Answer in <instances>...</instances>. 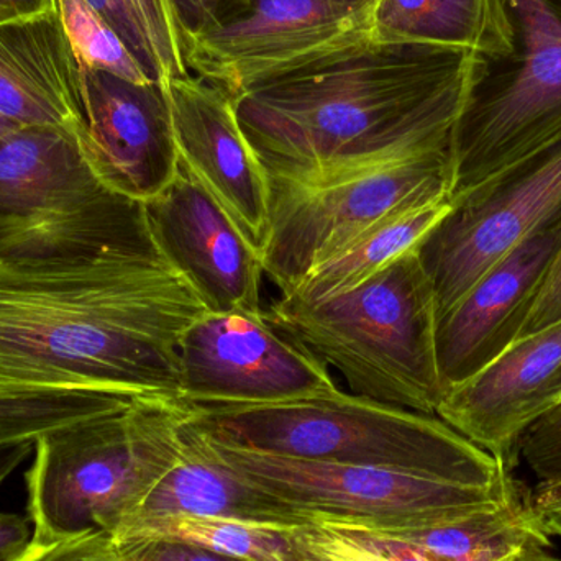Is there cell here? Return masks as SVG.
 Wrapping results in <instances>:
<instances>
[{
	"mask_svg": "<svg viewBox=\"0 0 561 561\" xmlns=\"http://www.w3.org/2000/svg\"><path fill=\"white\" fill-rule=\"evenodd\" d=\"M222 2L224 0H171L183 42L190 33L201 28Z\"/></svg>",
	"mask_w": 561,
	"mask_h": 561,
	"instance_id": "cell-33",
	"label": "cell"
},
{
	"mask_svg": "<svg viewBox=\"0 0 561 561\" xmlns=\"http://www.w3.org/2000/svg\"><path fill=\"white\" fill-rule=\"evenodd\" d=\"M144 210L158 255L190 283L207 312L262 310V255L183 164Z\"/></svg>",
	"mask_w": 561,
	"mask_h": 561,
	"instance_id": "cell-12",
	"label": "cell"
},
{
	"mask_svg": "<svg viewBox=\"0 0 561 561\" xmlns=\"http://www.w3.org/2000/svg\"><path fill=\"white\" fill-rule=\"evenodd\" d=\"M530 497H533L537 513L561 511V484L556 488H547V490H534Z\"/></svg>",
	"mask_w": 561,
	"mask_h": 561,
	"instance_id": "cell-35",
	"label": "cell"
},
{
	"mask_svg": "<svg viewBox=\"0 0 561 561\" xmlns=\"http://www.w3.org/2000/svg\"><path fill=\"white\" fill-rule=\"evenodd\" d=\"M263 270L280 296L363 230L399 207L451 199L450 148L422 151L306 181L268 180Z\"/></svg>",
	"mask_w": 561,
	"mask_h": 561,
	"instance_id": "cell-7",
	"label": "cell"
},
{
	"mask_svg": "<svg viewBox=\"0 0 561 561\" xmlns=\"http://www.w3.org/2000/svg\"><path fill=\"white\" fill-rule=\"evenodd\" d=\"M549 549V543H530L510 561H561L560 557Z\"/></svg>",
	"mask_w": 561,
	"mask_h": 561,
	"instance_id": "cell-36",
	"label": "cell"
},
{
	"mask_svg": "<svg viewBox=\"0 0 561 561\" xmlns=\"http://www.w3.org/2000/svg\"><path fill=\"white\" fill-rule=\"evenodd\" d=\"M481 56L368 33L237 95L240 128L268 180L306 181L450 148Z\"/></svg>",
	"mask_w": 561,
	"mask_h": 561,
	"instance_id": "cell-1",
	"label": "cell"
},
{
	"mask_svg": "<svg viewBox=\"0 0 561 561\" xmlns=\"http://www.w3.org/2000/svg\"><path fill=\"white\" fill-rule=\"evenodd\" d=\"M539 514L540 519H542L543 530H546L550 537L556 536L561 539V511H549V513Z\"/></svg>",
	"mask_w": 561,
	"mask_h": 561,
	"instance_id": "cell-38",
	"label": "cell"
},
{
	"mask_svg": "<svg viewBox=\"0 0 561 561\" xmlns=\"http://www.w3.org/2000/svg\"><path fill=\"white\" fill-rule=\"evenodd\" d=\"M190 414L184 399L137 396L36 437L25 474L33 539L114 536L180 454Z\"/></svg>",
	"mask_w": 561,
	"mask_h": 561,
	"instance_id": "cell-5",
	"label": "cell"
},
{
	"mask_svg": "<svg viewBox=\"0 0 561 561\" xmlns=\"http://www.w3.org/2000/svg\"><path fill=\"white\" fill-rule=\"evenodd\" d=\"M335 2L346 3V5L362 7L368 3V0H335Z\"/></svg>",
	"mask_w": 561,
	"mask_h": 561,
	"instance_id": "cell-41",
	"label": "cell"
},
{
	"mask_svg": "<svg viewBox=\"0 0 561 561\" xmlns=\"http://www.w3.org/2000/svg\"><path fill=\"white\" fill-rule=\"evenodd\" d=\"M561 402V323L511 343L493 362L448 389L437 417L504 463L520 438Z\"/></svg>",
	"mask_w": 561,
	"mask_h": 561,
	"instance_id": "cell-15",
	"label": "cell"
},
{
	"mask_svg": "<svg viewBox=\"0 0 561 561\" xmlns=\"http://www.w3.org/2000/svg\"><path fill=\"white\" fill-rule=\"evenodd\" d=\"M12 561H122L117 543L107 533L81 534L58 540L32 539Z\"/></svg>",
	"mask_w": 561,
	"mask_h": 561,
	"instance_id": "cell-28",
	"label": "cell"
},
{
	"mask_svg": "<svg viewBox=\"0 0 561 561\" xmlns=\"http://www.w3.org/2000/svg\"><path fill=\"white\" fill-rule=\"evenodd\" d=\"M134 5L150 38L161 81L187 75L183 38L171 0H134Z\"/></svg>",
	"mask_w": 561,
	"mask_h": 561,
	"instance_id": "cell-27",
	"label": "cell"
},
{
	"mask_svg": "<svg viewBox=\"0 0 561 561\" xmlns=\"http://www.w3.org/2000/svg\"><path fill=\"white\" fill-rule=\"evenodd\" d=\"M557 323H561V247L536 290L516 340L550 329Z\"/></svg>",
	"mask_w": 561,
	"mask_h": 561,
	"instance_id": "cell-31",
	"label": "cell"
},
{
	"mask_svg": "<svg viewBox=\"0 0 561 561\" xmlns=\"http://www.w3.org/2000/svg\"><path fill=\"white\" fill-rule=\"evenodd\" d=\"M365 32V5L335 0H224L183 42L187 71L237 98Z\"/></svg>",
	"mask_w": 561,
	"mask_h": 561,
	"instance_id": "cell-10",
	"label": "cell"
},
{
	"mask_svg": "<svg viewBox=\"0 0 561 561\" xmlns=\"http://www.w3.org/2000/svg\"><path fill=\"white\" fill-rule=\"evenodd\" d=\"M293 537L306 561H428L411 543L375 530L310 524Z\"/></svg>",
	"mask_w": 561,
	"mask_h": 561,
	"instance_id": "cell-25",
	"label": "cell"
},
{
	"mask_svg": "<svg viewBox=\"0 0 561 561\" xmlns=\"http://www.w3.org/2000/svg\"><path fill=\"white\" fill-rule=\"evenodd\" d=\"M206 312L158 253L0 262V392L181 398V336Z\"/></svg>",
	"mask_w": 561,
	"mask_h": 561,
	"instance_id": "cell-2",
	"label": "cell"
},
{
	"mask_svg": "<svg viewBox=\"0 0 561 561\" xmlns=\"http://www.w3.org/2000/svg\"><path fill=\"white\" fill-rule=\"evenodd\" d=\"M513 49L481 59L451 134V197L561 135V0H504Z\"/></svg>",
	"mask_w": 561,
	"mask_h": 561,
	"instance_id": "cell-6",
	"label": "cell"
},
{
	"mask_svg": "<svg viewBox=\"0 0 561 561\" xmlns=\"http://www.w3.org/2000/svg\"><path fill=\"white\" fill-rule=\"evenodd\" d=\"M217 444L276 457L386 468L484 490L517 486L513 468L437 415L340 391L275 404H190Z\"/></svg>",
	"mask_w": 561,
	"mask_h": 561,
	"instance_id": "cell-3",
	"label": "cell"
},
{
	"mask_svg": "<svg viewBox=\"0 0 561 561\" xmlns=\"http://www.w3.org/2000/svg\"><path fill=\"white\" fill-rule=\"evenodd\" d=\"M561 247V217L530 233L437 322L445 392L477 375L519 336L527 310Z\"/></svg>",
	"mask_w": 561,
	"mask_h": 561,
	"instance_id": "cell-16",
	"label": "cell"
},
{
	"mask_svg": "<svg viewBox=\"0 0 561 561\" xmlns=\"http://www.w3.org/2000/svg\"><path fill=\"white\" fill-rule=\"evenodd\" d=\"M365 30L379 42L451 46L484 59L513 49L504 0H368Z\"/></svg>",
	"mask_w": 561,
	"mask_h": 561,
	"instance_id": "cell-20",
	"label": "cell"
},
{
	"mask_svg": "<svg viewBox=\"0 0 561 561\" xmlns=\"http://www.w3.org/2000/svg\"><path fill=\"white\" fill-rule=\"evenodd\" d=\"M76 140L95 176L137 203L158 196L180 168L161 82L137 84L84 68V112Z\"/></svg>",
	"mask_w": 561,
	"mask_h": 561,
	"instance_id": "cell-13",
	"label": "cell"
},
{
	"mask_svg": "<svg viewBox=\"0 0 561 561\" xmlns=\"http://www.w3.org/2000/svg\"><path fill=\"white\" fill-rule=\"evenodd\" d=\"M207 440L224 463L312 514L317 524L365 530L432 526L500 510L526 491L520 484L511 491L484 490L386 468L297 460Z\"/></svg>",
	"mask_w": 561,
	"mask_h": 561,
	"instance_id": "cell-8",
	"label": "cell"
},
{
	"mask_svg": "<svg viewBox=\"0 0 561 561\" xmlns=\"http://www.w3.org/2000/svg\"><path fill=\"white\" fill-rule=\"evenodd\" d=\"M46 12V10H45ZM38 15V13L30 12L23 9L15 0H0V25L13 20L26 19V16Z\"/></svg>",
	"mask_w": 561,
	"mask_h": 561,
	"instance_id": "cell-37",
	"label": "cell"
},
{
	"mask_svg": "<svg viewBox=\"0 0 561 561\" xmlns=\"http://www.w3.org/2000/svg\"><path fill=\"white\" fill-rule=\"evenodd\" d=\"M187 404H275L336 389L325 363L260 312H204L181 336Z\"/></svg>",
	"mask_w": 561,
	"mask_h": 561,
	"instance_id": "cell-11",
	"label": "cell"
},
{
	"mask_svg": "<svg viewBox=\"0 0 561 561\" xmlns=\"http://www.w3.org/2000/svg\"><path fill=\"white\" fill-rule=\"evenodd\" d=\"M161 84L180 163L262 255L270 237L268 174L240 128L236 99L191 72Z\"/></svg>",
	"mask_w": 561,
	"mask_h": 561,
	"instance_id": "cell-14",
	"label": "cell"
},
{
	"mask_svg": "<svg viewBox=\"0 0 561 561\" xmlns=\"http://www.w3.org/2000/svg\"><path fill=\"white\" fill-rule=\"evenodd\" d=\"M15 2L33 13H42L53 7V0H15Z\"/></svg>",
	"mask_w": 561,
	"mask_h": 561,
	"instance_id": "cell-39",
	"label": "cell"
},
{
	"mask_svg": "<svg viewBox=\"0 0 561 561\" xmlns=\"http://www.w3.org/2000/svg\"><path fill=\"white\" fill-rule=\"evenodd\" d=\"M84 68L72 51L55 2L38 15L0 25V114L19 127L78 135Z\"/></svg>",
	"mask_w": 561,
	"mask_h": 561,
	"instance_id": "cell-18",
	"label": "cell"
},
{
	"mask_svg": "<svg viewBox=\"0 0 561 561\" xmlns=\"http://www.w3.org/2000/svg\"><path fill=\"white\" fill-rule=\"evenodd\" d=\"M284 335L333 366L350 394L437 414V302L417 249L353 289L316 302L280 296L265 312Z\"/></svg>",
	"mask_w": 561,
	"mask_h": 561,
	"instance_id": "cell-4",
	"label": "cell"
},
{
	"mask_svg": "<svg viewBox=\"0 0 561 561\" xmlns=\"http://www.w3.org/2000/svg\"><path fill=\"white\" fill-rule=\"evenodd\" d=\"M450 197L409 204L363 230L352 242L310 270L284 297L316 302L353 289L412 252L450 210Z\"/></svg>",
	"mask_w": 561,
	"mask_h": 561,
	"instance_id": "cell-21",
	"label": "cell"
},
{
	"mask_svg": "<svg viewBox=\"0 0 561 561\" xmlns=\"http://www.w3.org/2000/svg\"><path fill=\"white\" fill-rule=\"evenodd\" d=\"M107 22L114 26L115 32L124 39L125 45L134 53L135 58L144 66L145 72L151 81L160 82L157 58L151 48L147 30L138 16L134 0H89Z\"/></svg>",
	"mask_w": 561,
	"mask_h": 561,
	"instance_id": "cell-29",
	"label": "cell"
},
{
	"mask_svg": "<svg viewBox=\"0 0 561 561\" xmlns=\"http://www.w3.org/2000/svg\"><path fill=\"white\" fill-rule=\"evenodd\" d=\"M561 217V135L451 197L417 255L434 287L438 319L514 247Z\"/></svg>",
	"mask_w": 561,
	"mask_h": 561,
	"instance_id": "cell-9",
	"label": "cell"
},
{
	"mask_svg": "<svg viewBox=\"0 0 561 561\" xmlns=\"http://www.w3.org/2000/svg\"><path fill=\"white\" fill-rule=\"evenodd\" d=\"M134 392L102 389H36L0 392V447L35 442L36 437L128 404Z\"/></svg>",
	"mask_w": 561,
	"mask_h": 561,
	"instance_id": "cell-23",
	"label": "cell"
},
{
	"mask_svg": "<svg viewBox=\"0 0 561 561\" xmlns=\"http://www.w3.org/2000/svg\"><path fill=\"white\" fill-rule=\"evenodd\" d=\"M33 526L28 517L0 513V561H12L28 547Z\"/></svg>",
	"mask_w": 561,
	"mask_h": 561,
	"instance_id": "cell-32",
	"label": "cell"
},
{
	"mask_svg": "<svg viewBox=\"0 0 561 561\" xmlns=\"http://www.w3.org/2000/svg\"><path fill=\"white\" fill-rule=\"evenodd\" d=\"M122 561H245L163 539L115 540Z\"/></svg>",
	"mask_w": 561,
	"mask_h": 561,
	"instance_id": "cell-30",
	"label": "cell"
},
{
	"mask_svg": "<svg viewBox=\"0 0 561 561\" xmlns=\"http://www.w3.org/2000/svg\"><path fill=\"white\" fill-rule=\"evenodd\" d=\"M517 458L536 477V490L561 484V402L534 422L520 438Z\"/></svg>",
	"mask_w": 561,
	"mask_h": 561,
	"instance_id": "cell-26",
	"label": "cell"
},
{
	"mask_svg": "<svg viewBox=\"0 0 561 561\" xmlns=\"http://www.w3.org/2000/svg\"><path fill=\"white\" fill-rule=\"evenodd\" d=\"M33 454V442L3 445L0 447V486L9 480L10 474Z\"/></svg>",
	"mask_w": 561,
	"mask_h": 561,
	"instance_id": "cell-34",
	"label": "cell"
},
{
	"mask_svg": "<svg viewBox=\"0 0 561 561\" xmlns=\"http://www.w3.org/2000/svg\"><path fill=\"white\" fill-rule=\"evenodd\" d=\"M62 28L82 68L111 72L125 81L150 84L144 66L89 0H53Z\"/></svg>",
	"mask_w": 561,
	"mask_h": 561,
	"instance_id": "cell-24",
	"label": "cell"
},
{
	"mask_svg": "<svg viewBox=\"0 0 561 561\" xmlns=\"http://www.w3.org/2000/svg\"><path fill=\"white\" fill-rule=\"evenodd\" d=\"M112 537L114 540H173L245 561H306L294 542L293 529L220 517L191 514L140 517L122 524Z\"/></svg>",
	"mask_w": 561,
	"mask_h": 561,
	"instance_id": "cell-22",
	"label": "cell"
},
{
	"mask_svg": "<svg viewBox=\"0 0 561 561\" xmlns=\"http://www.w3.org/2000/svg\"><path fill=\"white\" fill-rule=\"evenodd\" d=\"M16 128H20L19 125L13 124L12 121H9V118L0 114V140H3V138L12 134V131H15Z\"/></svg>",
	"mask_w": 561,
	"mask_h": 561,
	"instance_id": "cell-40",
	"label": "cell"
},
{
	"mask_svg": "<svg viewBox=\"0 0 561 561\" xmlns=\"http://www.w3.org/2000/svg\"><path fill=\"white\" fill-rule=\"evenodd\" d=\"M75 135L20 127L0 140V237L35 229L115 199Z\"/></svg>",
	"mask_w": 561,
	"mask_h": 561,
	"instance_id": "cell-17",
	"label": "cell"
},
{
	"mask_svg": "<svg viewBox=\"0 0 561 561\" xmlns=\"http://www.w3.org/2000/svg\"><path fill=\"white\" fill-rule=\"evenodd\" d=\"M181 437L180 455L122 524L163 514L220 517L279 529L317 524L312 514L262 490L224 463L209 440L190 424V417Z\"/></svg>",
	"mask_w": 561,
	"mask_h": 561,
	"instance_id": "cell-19",
	"label": "cell"
}]
</instances>
